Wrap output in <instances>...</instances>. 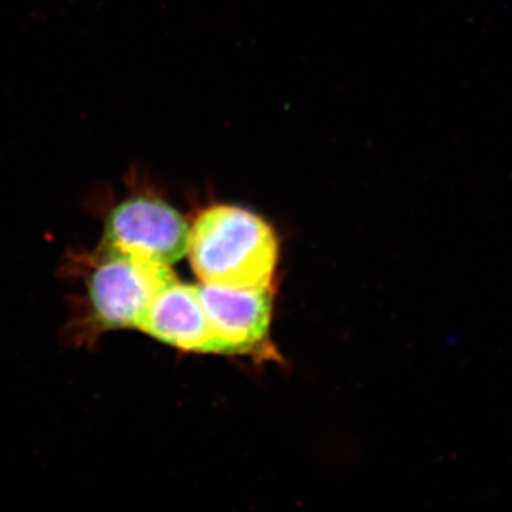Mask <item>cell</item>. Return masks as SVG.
I'll return each instance as SVG.
<instances>
[{"instance_id":"3","label":"cell","mask_w":512,"mask_h":512,"mask_svg":"<svg viewBox=\"0 0 512 512\" xmlns=\"http://www.w3.org/2000/svg\"><path fill=\"white\" fill-rule=\"evenodd\" d=\"M190 225L154 194H133L104 222L101 249L171 266L188 254Z\"/></svg>"},{"instance_id":"4","label":"cell","mask_w":512,"mask_h":512,"mask_svg":"<svg viewBox=\"0 0 512 512\" xmlns=\"http://www.w3.org/2000/svg\"><path fill=\"white\" fill-rule=\"evenodd\" d=\"M138 329L174 348L197 353H225L212 329L200 286L171 282L157 293Z\"/></svg>"},{"instance_id":"1","label":"cell","mask_w":512,"mask_h":512,"mask_svg":"<svg viewBox=\"0 0 512 512\" xmlns=\"http://www.w3.org/2000/svg\"><path fill=\"white\" fill-rule=\"evenodd\" d=\"M278 251L274 228L238 205H210L190 228L188 254L205 285L271 289Z\"/></svg>"},{"instance_id":"2","label":"cell","mask_w":512,"mask_h":512,"mask_svg":"<svg viewBox=\"0 0 512 512\" xmlns=\"http://www.w3.org/2000/svg\"><path fill=\"white\" fill-rule=\"evenodd\" d=\"M87 289L103 329H138L158 292L177 281L171 266L100 249Z\"/></svg>"},{"instance_id":"5","label":"cell","mask_w":512,"mask_h":512,"mask_svg":"<svg viewBox=\"0 0 512 512\" xmlns=\"http://www.w3.org/2000/svg\"><path fill=\"white\" fill-rule=\"evenodd\" d=\"M200 295L225 353H248L264 342L272 316L271 289H234L202 284Z\"/></svg>"}]
</instances>
